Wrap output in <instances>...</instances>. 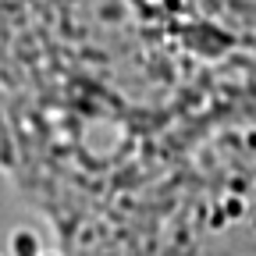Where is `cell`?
Returning a JSON list of instances; mask_svg holds the SVG:
<instances>
[{
    "label": "cell",
    "instance_id": "2",
    "mask_svg": "<svg viewBox=\"0 0 256 256\" xmlns=\"http://www.w3.org/2000/svg\"><path fill=\"white\" fill-rule=\"evenodd\" d=\"M43 256H60V252H43Z\"/></svg>",
    "mask_w": 256,
    "mask_h": 256
},
{
    "label": "cell",
    "instance_id": "1",
    "mask_svg": "<svg viewBox=\"0 0 256 256\" xmlns=\"http://www.w3.org/2000/svg\"><path fill=\"white\" fill-rule=\"evenodd\" d=\"M11 252H14V256H43L36 232H28V228L14 232V235H11Z\"/></svg>",
    "mask_w": 256,
    "mask_h": 256
}]
</instances>
